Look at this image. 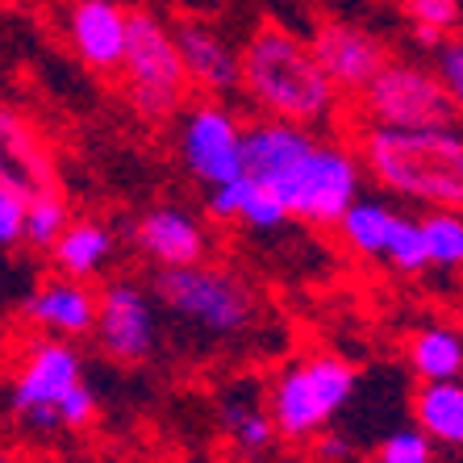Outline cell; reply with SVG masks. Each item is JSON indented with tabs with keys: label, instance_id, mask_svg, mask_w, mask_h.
<instances>
[{
	"label": "cell",
	"instance_id": "cell-24",
	"mask_svg": "<svg viewBox=\"0 0 463 463\" xmlns=\"http://www.w3.org/2000/svg\"><path fill=\"white\" fill-rule=\"evenodd\" d=\"M401 13L413 25V43L426 54L442 38H455V30H459V0H401Z\"/></svg>",
	"mask_w": 463,
	"mask_h": 463
},
{
	"label": "cell",
	"instance_id": "cell-14",
	"mask_svg": "<svg viewBox=\"0 0 463 463\" xmlns=\"http://www.w3.org/2000/svg\"><path fill=\"white\" fill-rule=\"evenodd\" d=\"M129 242L142 259L159 268H193L209 259V230L196 213L180 205H155L129 226Z\"/></svg>",
	"mask_w": 463,
	"mask_h": 463
},
{
	"label": "cell",
	"instance_id": "cell-1",
	"mask_svg": "<svg viewBox=\"0 0 463 463\" xmlns=\"http://www.w3.org/2000/svg\"><path fill=\"white\" fill-rule=\"evenodd\" d=\"M238 92L255 118L288 121L313 134L335 129L346 118V97L326 80L305 33L284 22H259L238 46Z\"/></svg>",
	"mask_w": 463,
	"mask_h": 463
},
{
	"label": "cell",
	"instance_id": "cell-29",
	"mask_svg": "<svg viewBox=\"0 0 463 463\" xmlns=\"http://www.w3.org/2000/svg\"><path fill=\"white\" fill-rule=\"evenodd\" d=\"M22 222H25V196L0 184V247H22Z\"/></svg>",
	"mask_w": 463,
	"mask_h": 463
},
{
	"label": "cell",
	"instance_id": "cell-31",
	"mask_svg": "<svg viewBox=\"0 0 463 463\" xmlns=\"http://www.w3.org/2000/svg\"><path fill=\"white\" fill-rule=\"evenodd\" d=\"M0 463H5V455H0Z\"/></svg>",
	"mask_w": 463,
	"mask_h": 463
},
{
	"label": "cell",
	"instance_id": "cell-20",
	"mask_svg": "<svg viewBox=\"0 0 463 463\" xmlns=\"http://www.w3.org/2000/svg\"><path fill=\"white\" fill-rule=\"evenodd\" d=\"M413 421L430 442L459 447L463 442V388L459 380H434L413 392Z\"/></svg>",
	"mask_w": 463,
	"mask_h": 463
},
{
	"label": "cell",
	"instance_id": "cell-23",
	"mask_svg": "<svg viewBox=\"0 0 463 463\" xmlns=\"http://www.w3.org/2000/svg\"><path fill=\"white\" fill-rule=\"evenodd\" d=\"M426 263L439 271H459L463 263V217L459 209H426L418 217Z\"/></svg>",
	"mask_w": 463,
	"mask_h": 463
},
{
	"label": "cell",
	"instance_id": "cell-7",
	"mask_svg": "<svg viewBox=\"0 0 463 463\" xmlns=\"http://www.w3.org/2000/svg\"><path fill=\"white\" fill-rule=\"evenodd\" d=\"M355 105L346 109L351 121L376 129H434V126H459V105H455L434 71L418 59H388L376 71V80L351 97Z\"/></svg>",
	"mask_w": 463,
	"mask_h": 463
},
{
	"label": "cell",
	"instance_id": "cell-9",
	"mask_svg": "<svg viewBox=\"0 0 463 463\" xmlns=\"http://www.w3.org/2000/svg\"><path fill=\"white\" fill-rule=\"evenodd\" d=\"M180 167L201 188H217L242 175V118L226 100L196 97L172 118Z\"/></svg>",
	"mask_w": 463,
	"mask_h": 463
},
{
	"label": "cell",
	"instance_id": "cell-5",
	"mask_svg": "<svg viewBox=\"0 0 463 463\" xmlns=\"http://www.w3.org/2000/svg\"><path fill=\"white\" fill-rule=\"evenodd\" d=\"M118 80L129 109L146 121H172L188 105L193 92H188L180 54H175L172 22H163L151 9H129Z\"/></svg>",
	"mask_w": 463,
	"mask_h": 463
},
{
	"label": "cell",
	"instance_id": "cell-26",
	"mask_svg": "<svg viewBox=\"0 0 463 463\" xmlns=\"http://www.w3.org/2000/svg\"><path fill=\"white\" fill-rule=\"evenodd\" d=\"M426 67L434 71L442 92H447L455 105H463V43H459V33H455V38H442V43L430 51V63Z\"/></svg>",
	"mask_w": 463,
	"mask_h": 463
},
{
	"label": "cell",
	"instance_id": "cell-17",
	"mask_svg": "<svg viewBox=\"0 0 463 463\" xmlns=\"http://www.w3.org/2000/svg\"><path fill=\"white\" fill-rule=\"evenodd\" d=\"M54 263V276L67 280H100L113 259H118V230L109 226L105 217H71L67 230L54 238V247L46 250Z\"/></svg>",
	"mask_w": 463,
	"mask_h": 463
},
{
	"label": "cell",
	"instance_id": "cell-25",
	"mask_svg": "<svg viewBox=\"0 0 463 463\" xmlns=\"http://www.w3.org/2000/svg\"><path fill=\"white\" fill-rule=\"evenodd\" d=\"M222 426L242 451H268L276 442V426H271L268 410L255 397H226L222 405Z\"/></svg>",
	"mask_w": 463,
	"mask_h": 463
},
{
	"label": "cell",
	"instance_id": "cell-8",
	"mask_svg": "<svg viewBox=\"0 0 463 463\" xmlns=\"http://www.w3.org/2000/svg\"><path fill=\"white\" fill-rule=\"evenodd\" d=\"M76 384H84V359L63 338H33L9 380V413L25 430H59V405Z\"/></svg>",
	"mask_w": 463,
	"mask_h": 463
},
{
	"label": "cell",
	"instance_id": "cell-21",
	"mask_svg": "<svg viewBox=\"0 0 463 463\" xmlns=\"http://www.w3.org/2000/svg\"><path fill=\"white\" fill-rule=\"evenodd\" d=\"M410 367L421 384L434 380H459L463 372V338L455 326L430 322L410 335Z\"/></svg>",
	"mask_w": 463,
	"mask_h": 463
},
{
	"label": "cell",
	"instance_id": "cell-28",
	"mask_svg": "<svg viewBox=\"0 0 463 463\" xmlns=\"http://www.w3.org/2000/svg\"><path fill=\"white\" fill-rule=\"evenodd\" d=\"M376 463H434V442L421 430H392L384 442H380Z\"/></svg>",
	"mask_w": 463,
	"mask_h": 463
},
{
	"label": "cell",
	"instance_id": "cell-11",
	"mask_svg": "<svg viewBox=\"0 0 463 463\" xmlns=\"http://www.w3.org/2000/svg\"><path fill=\"white\" fill-rule=\"evenodd\" d=\"M309 54L317 59V67L326 71V80L343 92V97H359L376 71L392 59L388 43L376 30L351 22V17H322L309 30Z\"/></svg>",
	"mask_w": 463,
	"mask_h": 463
},
{
	"label": "cell",
	"instance_id": "cell-15",
	"mask_svg": "<svg viewBox=\"0 0 463 463\" xmlns=\"http://www.w3.org/2000/svg\"><path fill=\"white\" fill-rule=\"evenodd\" d=\"M54 151L38 121L0 100V184L22 196L54 188Z\"/></svg>",
	"mask_w": 463,
	"mask_h": 463
},
{
	"label": "cell",
	"instance_id": "cell-18",
	"mask_svg": "<svg viewBox=\"0 0 463 463\" xmlns=\"http://www.w3.org/2000/svg\"><path fill=\"white\" fill-rule=\"evenodd\" d=\"M205 209L213 222H222V226H242V230H250V234H276V230H284L292 222L288 209H284L263 184L250 180V175H238V180H230V184L209 188Z\"/></svg>",
	"mask_w": 463,
	"mask_h": 463
},
{
	"label": "cell",
	"instance_id": "cell-27",
	"mask_svg": "<svg viewBox=\"0 0 463 463\" xmlns=\"http://www.w3.org/2000/svg\"><path fill=\"white\" fill-rule=\"evenodd\" d=\"M392 271H401V276H418V271H426L430 263H426V247H421V230H418V217H405V226H401L397 242H392V250H388L384 259Z\"/></svg>",
	"mask_w": 463,
	"mask_h": 463
},
{
	"label": "cell",
	"instance_id": "cell-3",
	"mask_svg": "<svg viewBox=\"0 0 463 463\" xmlns=\"http://www.w3.org/2000/svg\"><path fill=\"white\" fill-rule=\"evenodd\" d=\"M155 305L205 338H238L259 322V292L247 276L222 263L159 268L151 280Z\"/></svg>",
	"mask_w": 463,
	"mask_h": 463
},
{
	"label": "cell",
	"instance_id": "cell-4",
	"mask_svg": "<svg viewBox=\"0 0 463 463\" xmlns=\"http://www.w3.org/2000/svg\"><path fill=\"white\" fill-rule=\"evenodd\" d=\"M268 193L288 209L292 222L335 230L338 217L364 196V163H359L355 142L313 134L301 159L288 163V172Z\"/></svg>",
	"mask_w": 463,
	"mask_h": 463
},
{
	"label": "cell",
	"instance_id": "cell-30",
	"mask_svg": "<svg viewBox=\"0 0 463 463\" xmlns=\"http://www.w3.org/2000/svg\"><path fill=\"white\" fill-rule=\"evenodd\" d=\"M317 455H322L326 463H346L351 459V442H346L343 434H326V439L317 442Z\"/></svg>",
	"mask_w": 463,
	"mask_h": 463
},
{
	"label": "cell",
	"instance_id": "cell-22",
	"mask_svg": "<svg viewBox=\"0 0 463 463\" xmlns=\"http://www.w3.org/2000/svg\"><path fill=\"white\" fill-rule=\"evenodd\" d=\"M67 222H71V205H67V196L59 193V184H54V188H43V193H33V196H25L22 247L46 255V250L54 247V238L67 230Z\"/></svg>",
	"mask_w": 463,
	"mask_h": 463
},
{
	"label": "cell",
	"instance_id": "cell-10",
	"mask_svg": "<svg viewBox=\"0 0 463 463\" xmlns=\"http://www.w3.org/2000/svg\"><path fill=\"white\" fill-rule=\"evenodd\" d=\"M92 338H97L100 355L113 359V364H146L159 346V309H155L151 288L129 280V276L97 288Z\"/></svg>",
	"mask_w": 463,
	"mask_h": 463
},
{
	"label": "cell",
	"instance_id": "cell-12",
	"mask_svg": "<svg viewBox=\"0 0 463 463\" xmlns=\"http://www.w3.org/2000/svg\"><path fill=\"white\" fill-rule=\"evenodd\" d=\"M175 54H180L188 92L209 100H226L238 92V46L205 17H175Z\"/></svg>",
	"mask_w": 463,
	"mask_h": 463
},
{
	"label": "cell",
	"instance_id": "cell-19",
	"mask_svg": "<svg viewBox=\"0 0 463 463\" xmlns=\"http://www.w3.org/2000/svg\"><path fill=\"white\" fill-rule=\"evenodd\" d=\"M405 209H397L392 201H380V196H359L355 205L338 217V234L359 259H380L384 263L392 242H397L401 226H405Z\"/></svg>",
	"mask_w": 463,
	"mask_h": 463
},
{
	"label": "cell",
	"instance_id": "cell-2",
	"mask_svg": "<svg viewBox=\"0 0 463 463\" xmlns=\"http://www.w3.org/2000/svg\"><path fill=\"white\" fill-rule=\"evenodd\" d=\"M355 151L364 180L384 196L421 209L463 205V134L459 126L434 129H376L359 126Z\"/></svg>",
	"mask_w": 463,
	"mask_h": 463
},
{
	"label": "cell",
	"instance_id": "cell-13",
	"mask_svg": "<svg viewBox=\"0 0 463 463\" xmlns=\"http://www.w3.org/2000/svg\"><path fill=\"white\" fill-rule=\"evenodd\" d=\"M129 9L121 0H67L59 13V30L80 63L97 76H118L121 51H126Z\"/></svg>",
	"mask_w": 463,
	"mask_h": 463
},
{
	"label": "cell",
	"instance_id": "cell-6",
	"mask_svg": "<svg viewBox=\"0 0 463 463\" xmlns=\"http://www.w3.org/2000/svg\"><path fill=\"white\" fill-rule=\"evenodd\" d=\"M355 397V367L343 355H305L292 359L280 376L271 380L268 418L276 434L292 442L317 439V434L346 410Z\"/></svg>",
	"mask_w": 463,
	"mask_h": 463
},
{
	"label": "cell",
	"instance_id": "cell-16",
	"mask_svg": "<svg viewBox=\"0 0 463 463\" xmlns=\"http://www.w3.org/2000/svg\"><path fill=\"white\" fill-rule=\"evenodd\" d=\"M22 313L43 338L76 343V338L92 335V322H97V288L84 280H67V276H46L22 301Z\"/></svg>",
	"mask_w": 463,
	"mask_h": 463
}]
</instances>
